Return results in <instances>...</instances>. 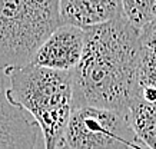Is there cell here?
Listing matches in <instances>:
<instances>
[{
	"mask_svg": "<svg viewBox=\"0 0 156 149\" xmlns=\"http://www.w3.org/2000/svg\"><path fill=\"white\" fill-rule=\"evenodd\" d=\"M56 149H142L129 125L128 113L79 106L57 142Z\"/></svg>",
	"mask_w": 156,
	"mask_h": 149,
	"instance_id": "4",
	"label": "cell"
},
{
	"mask_svg": "<svg viewBox=\"0 0 156 149\" xmlns=\"http://www.w3.org/2000/svg\"><path fill=\"white\" fill-rule=\"evenodd\" d=\"M139 40L143 49L156 52V16L139 30Z\"/></svg>",
	"mask_w": 156,
	"mask_h": 149,
	"instance_id": "11",
	"label": "cell"
},
{
	"mask_svg": "<svg viewBox=\"0 0 156 149\" xmlns=\"http://www.w3.org/2000/svg\"><path fill=\"white\" fill-rule=\"evenodd\" d=\"M62 24L89 29L122 16V0H59Z\"/></svg>",
	"mask_w": 156,
	"mask_h": 149,
	"instance_id": "7",
	"label": "cell"
},
{
	"mask_svg": "<svg viewBox=\"0 0 156 149\" xmlns=\"http://www.w3.org/2000/svg\"><path fill=\"white\" fill-rule=\"evenodd\" d=\"M37 125L7 99V77L0 67V149H36Z\"/></svg>",
	"mask_w": 156,
	"mask_h": 149,
	"instance_id": "6",
	"label": "cell"
},
{
	"mask_svg": "<svg viewBox=\"0 0 156 149\" xmlns=\"http://www.w3.org/2000/svg\"><path fill=\"white\" fill-rule=\"evenodd\" d=\"M142 50L139 32L123 16L85 29L83 53L73 70L75 108L128 113L139 98Z\"/></svg>",
	"mask_w": 156,
	"mask_h": 149,
	"instance_id": "1",
	"label": "cell"
},
{
	"mask_svg": "<svg viewBox=\"0 0 156 149\" xmlns=\"http://www.w3.org/2000/svg\"><path fill=\"white\" fill-rule=\"evenodd\" d=\"M59 26V0H0V67L30 65Z\"/></svg>",
	"mask_w": 156,
	"mask_h": 149,
	"instance_id": "3",
	"label": "cell"
},
{
	"mask_svg": "<svg viewBox=\"0 0 156 149\" xmlns=\"http://www.w3.org/2000/svg\"><path fill=\"white\" fill-rule=\"evenodd\" d=\"M139 98L149 103H156V52L142 50L139 67Z\"/></svg>",
	"mask_w": 156,
	"mask_h": 149,
	"instance_id": "9",
	"label": "cell"
},
{
	"mask_svg": "<svg viewBox=\"0 0 156 149\" xmlns=\"http://www.w3.org/2000/svg\"><path fill=\"white\" fill-rule=\"evenodd\" d=\"M128 120L136 140L147 149H156V103L137 98L129 108Z\"/></svg>",
	"mask_w": 156,
	"mask_h": 149,
	"instance_id": "8",
	"label": "cell"
},
{
	"mask_svg": "<svg viewBox=\"0 0 156 149\" xmlns=\"http://www.w3.org/2000/svg\"><path fill=\"white\" fill-rule=\"evenodd\" d=\"M122 16L139 32L156 16V0H122Z\"/></svg>",
	"mask_w": 156,
	"mask_h": 149,
	"instance_id": "10",
	"label": "cell"
},
{
	"mask_svg": "<svg viewBox=\"0 0 156 149\" xmlns=\"http://www.w3.org/2000/svg\"><path fill=\"white\" fill-rule=\"evenodd\" d=\"M85 44V30L62 24L43 44L32 59V65L52 70L72 72L79 65Z\"/></svg>",
	"mask_w": 156,
	"mask_h": 149,
	"instance_id": "5",
	"label": "cell"
},
{
	"mask_svg": "<svg viewBox=\"0 0 156 149\" xmlns=\"http://www.w3.org/2000/svg\"><path fill=\"white\" fill-rule=\"evenodd\" d=\"M5 72L9 102L32 115L42 130L44 149H56L75 111L73 70L60 72L30 63Z\"/></svg>",
	"mask_w": 156,
	"mask_h": 149,
	"instance_id": "2",
	"label": "cell"
}]
</instances>
